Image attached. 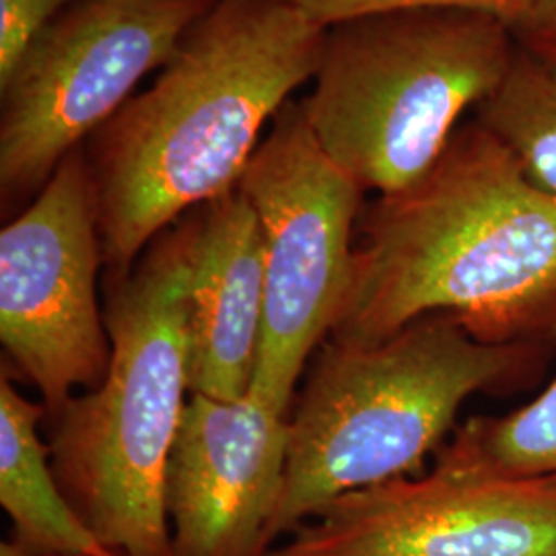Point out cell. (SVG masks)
Instances as JSON below:
<instances>
[{
	"label": "cell",
	"mask_w": 556,
	"mask_h": 556,
	"mask_svg": "<svg viewBox=\"0 0 556 556\" xmlns=\"http://www.w3.org/2000/svg\"><path fill=\"white\" fill-rule=\"evenodd\" d=\"M268 556H556V478L435 462L332 501Z\"/></svg>",
	"instance_id": "obj_9"
},
{
	"label": "cell",
	"mask_w": 556,
	"mask_h": 556,
	"mask_svg": "<svg viewBox=\"0 0 556 556\" xmlns=\"http://www.w3.org/2000/svg\"><path fill=\"white\" fill-rule=\"evenodd\" d=\"M190 394L239 400L258 361L266 275L252 204L239 188L188 213Z\"/></svg>",
	"instance_id": "obj_11"
},
{
	"label": "cell",
	"mask_w": 556,
	"mask_h": 556,
	"mask_svg": "<svg viewBox=\"0 0 556 556\" xmlns=\"http://www.w3.org/2000/svg\"><path fill=\"white\" fill-rule=\"evenodd\" d=\"M289 413L270 551L332 501L415 477L477 394H514L544 374L556 344H491L454 316L415 319L379 342L328 340Z\"/></svg>",
	"instance_id": "obj_3"
},
{
	"label": "cell",
	"mask_w": 556,
	"mask_h": 556,
	"mask_svg": "<svg viewBox=\"0 0 556 556\" xmlns=\"http://www.w3.org/2000/svg\"><path fill=\"white\" fill-rule=\"evenodd\" d=\"M238 188L258 219L266 275L250 394L291 413L303 367L349 295L365 192L326 155L301 101L278 112Z\"/></svg>",
	"instance_id": "obj_6"
},
{
	"label": "cell",
	"mask_w": 556,
	"mask_h": 556,
	"mask_svg": "<svg viewBox=\"0 0 556 556\" xmlns=\"http://www.w3.org/2000/svg\"><path fill=\"white\" fill-rule=\"evenodd\" d=\"M433 459L491 477L556 478V378L516 410L468 418Z\"/></svg>",
	"instance_id": "obj_13"
},
{
	"label": "cell",
	"mask_w": 556,
	"mask_h": 556,
	"mask_svg": "<svg viewBox=\"0 0 556 556\" xmlns=\"http://www.w3.org/2000/svg\"><path fill=\"white\" fill-rule=\"evenodd\" d=\"M100 211L85 151L0 231V340L50 415L100 386L112 357L98 301Z\"/></svg>",
	"instance_id": "obj_8"
},
{
	"label": "cell",
	"mask_w": 556,
	"mask_h": 556,
	"mask_svg": "<svg viewBox=\"0 0 556 556\" xmlns=\"http://www.w3.org/2000/svg\"><path fill=\"white\" fill-rule=\"evenodd\" d=\"M46 406L0 379V505L21 546L46 556H122L105 546L64 497L40 439Z\"/></svg>",
	"instance_id": "obj_12"
},
{
	"label": "cell",
	"mask_w": 556,
	"mask_h": 556,
	"mask_svg": "<svg viewBox=\"0 0 556 556\" xmlns=\"http://www.w3.org/2000/svg\"><path fill=\"white\" fill-rule=\"evenodd\" d=\"M289 413L256 396L190 394L167 459L172 556H268Z\"/></svg>",
	"instance_id": "obj_10"
},
{
	"label": "cell",
	"mask_w": 556,
	"mask_h": 556,
	"mask_svg": "<svg viewBox=\"0 0 556 556\" xmlns=\"http://www.w3.org/2000/svg\"><path fill=\"white\" fill-rule=\"evenodd\" d=\"M110 278V367L100 386L52 415L50 464L105 546L172 556L165 472L190 396L188 215L153 239L130 273Z\"/></svg>",
	"instance_id": "obj_4"
},
{
	"label": "cell",
	"mask_w": 556,
	"mask_h": 556,
	"mask_svg": "<svg viewBox=\"0 0 556 556\" xmlns=\"http://www.w3.org/2000/svg\"><path fill=\"white\" fill-rule=\"evenodd\" d=\"M77 0H0V85L41 31Z\"/></svg>",
	"instance_id": "obj_16"
},
{
	"label": "cell",
	"mask_w": 556,
	"mask_h": 556,
	"mask_svg": "<svg viewBox=\"0 0 556 556\" xmlns=\"http://www.w3.org/2000/svg\"><path fill=\"white\" fill-rule=\"evenodd\" d=\"M326 29L293 0H215L155 80L87 140L110 277L238 188L266 124L314 79Z\"/></svg>",
	"instance_id": "obj_2"
},
{
	"label": "cell",
	"mask_w": 556,
	"mask_h": 556,
	"mask_svg": "<svg viewBox=\"0 0 556 556\" xmlns=\"http://www.w3.org/2000/svg\"><path fill=\"white\" fill-rule=\"evenodd\" d=\"M511 31L519 50L556 66V0H532Z\"/></svg>",
	"instance_id": "obj_17"
},
{
	"label": "cell",
	"mask_w": 556,
	"mask_h": 556,
	"mask_svg": "<svg viewBox=\"0 0 556 556\" xmlns=\"http://www.w3.org/2000/svg\"><path fill=\"white\" fill-rule=\"evenodd\" d=\"M307 15L330 27L340 21L355 20L388 11L413 9H450L472 11L505 21L509 27L516 23L532 0H293Z\"/></svg>",
	"instance_id": "obj_15"
},
{
	"label": "cell",
	"mask_w": 556,
	"mask_h": 556,
	"mask_svg": "<svg viewBox=\"0 0 556 556\" xmlns=\"http://www.w3.org/2000/svg\"><path fill=\"white\" fill-rule=\"evenodd\" d=\"M516 54L511 27L484 13L413 9L340 21L326 29L303 114L363 192L392 194L433 167Z\"/></svg>",
	"instance_id": "obj_5"
},
{
	"label": "cell",
	"mask_w": 556,
	"mask_h": 556,
	"mask_svg": "<svg viewBox=\"0 0 556 556\" xmlns=\"http://www.w3.org/2000/svg\"><path fill=\"white\" fill-rule=\"evenodd\" d=\"M215 0H77L0 85V197L40 194Z\"/></svg>",
	"instance_id": "obj_7"
},
{
	"label": "cell",
	"mask_w": 556,
	"mask_h": 556,
	"mask_svg": "<svg viewBox=\"0 0 556 556\" xmlns=\"http://www.w3.org/2000/svg\"><path fill=\"white\" fill-rule=\"evenodd\" d=\"M0 556H46V555H36V553H31V551H27L25 546H21L17 544L15 540H4L2 544H0Z\"/></svg>",
	"instance_id": "obj_18"
},
{
	"label": "cell",
	"mask_w": 556,
	"mask_h": 556,
	"mask_svg": "<svg viewBox=\"0 0 556 556\" xmlns=\"http://www.w3.org/2000/svg\"><path fill=\"white\" fill-rule=\"evenodd\" d=\"M431 314L491 344H556V197L477 119L425 176L363 208L328 340L379 342Z\"/></svg>",
	"instance_id": "obj_1"
},
{
	"label": "cell",
	"mask_w": 556,
	"mask_h": 556,
	"mask_svg": "<svg viewBox=\"0 0 556 556\" xmlns=\"http://www.w3.org/2000/svg\"><path fill=\"white\" fill-rule=\"evenodd\" d=\"M477 122L516 157L540 190L556 197V66L517 48L497 89L477 108Z\"/></svg>",
	"instance_id": "obj_14"
}]
</instances>
